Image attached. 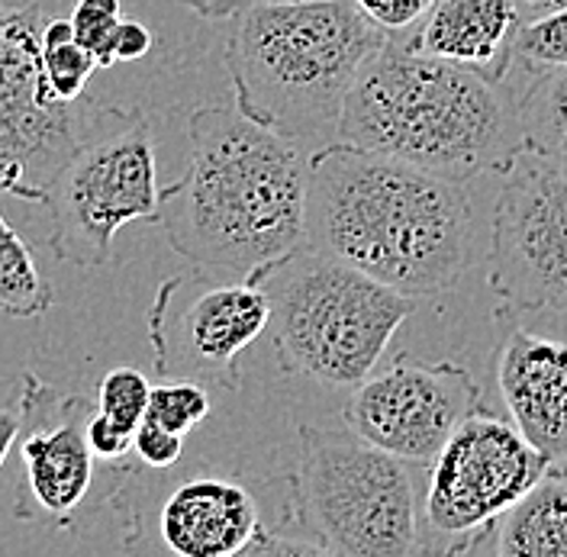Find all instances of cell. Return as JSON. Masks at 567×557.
I'll list each match as a JSON object with an SVG mask.
<instances>
[{
  "label": "cell",
  "mask_w": 567,
  "mask_h": 557,
  "mask_svg": "<svg viewBox=\"0 0 567 557\" xmlns=\"http://www.w3.org/2000/svg\"><path fill=\"white\" fill-rule=\"evenodd\" d=\"M307 158L300 142L223 104L187 120V165L158 194L168 245L197 271L261 280L307 248Z\"/></svg>",
  "instance_id": "6da1fadb"
},
{
  "label": "cell",
  "mask_w": 567,
  "mask_h": 557,
  "mask_svg": "<svg viewBox=\"0 0 567 557\" xmlns=\"http://www.w3.org/2000/svg\"><path fill=\"white\" fill-rule=\"evenodd\" d=\"M148 49H152V33L136 20H120V27L113 33V65L136 62Z\"/></svg>",
  "instance_id": "f1b7e54d"
},
{
  "label": "cell",
  "mask_w": 567,
  "mask_h": 557,
  "mask_svg": "<svg viewBox=\"0 0 567 557\" xmlns=\"http://www.w3.org/2000/svg\"><path fill=\"white\" fill-rule=\"evenodd\" d=\"M258 283L284 374L336 390L364 381L416 310L413 297L313 248H300Z\"/></svg>",
  "instance_id": "5b68a950"
},
{
  "label": "cell",
  "mask_w": 567,
  "mask_h": 557,
  "mask_svg": "<svg viewBox=\"0 0 567 557\" xmlns=\"http://www.w3.org/2000/svg\"><path fill=\"white\" fill-rule=\"evenodd\" d=\"M120 20H123L120 0H78L71 10L69 23L74 42L94 55L97 69L113 65V33Z\"/></svg>",
  "instance_id": "603a6c76"
},
{
  "label": "cell",
  "mask_w": 567,
  "mask_h": 557,
  "mask_svg": "<svg viewBox=\"0 0 567 557\" xmlns=\"http://www.w3.org/2000/svg\"><path fill=\"white\" fill-rule=\"evenodd\" d=\"M516 62H523L529 71L567 65V7L535 13V20L519 27Z\"/></svg>",
  "instance_id": "7402d4cb"
},
{
  "label": "cell",
  "mask_w": 567,
  "mask_h": 557,
  "mask_svg": "<svg viewBox=\"0 0 567 557\" xmlns=\"http://www.w3.org/2000/svg\"><path fill=\"white\" fill-rule=\"evenodd\" d=\"M513 425L555 467L567 457V339H545L509 322L496 361Z\"/></svg>",
  "instance_id": "5bb4252c"
},
{
  "label": "cell",
  "mask_w": 567,
  "mask_h": 557,
  "mask_svg": "<svg viewBox=\"0 0 567 557\" xmlns=\"http://www.w3.org/2000/svg\"><path fill=\"white\" fill-rule=\"evenodd\" d=\"M523 152L567 172V65L535 71L519 94Z\"/></svg>",
  "instance_id": "ac0fdd59"
},
{
  "label": "cell",
  "mask_w": 567,
  "mask_h": 557,
  "mask_svg": "<svg viewBox=\"0 0 567 557\" xmlns=\"http://www.w3.org/2000/svg\"><path fill=\"white\" fill-rule=\"evenodd\" d=\"M487 283L506 307L567 313V172L529 152L496 197Z\"/></svg>",
  "instance_id": "8fae6325"
},
{
  "label": "cell",
  "mask_w": 567,
  "mask_h": 557,
  "mask_svg": "<svg viewBox=\"0 0 567 557\" xmlns=\"http://www.w3.org/2000/svg\"><path fill=\"white\" fill-rule=\"evenodd\" d=\"M523 13L516 0H432L425 17L400 39L432 59L506 81L516 62Z\"/></svg>",
  "instance_id": "9a60e30c"
},
{
  "label": "cell",
  "mask_w": 567,
  "mask_h": 557,
  "mask_svg": "<svg viewBox=\"0 0 567 557\" xmlns=\"http://www.w3.org/2000/svg\"><path fill=\"white\" fill-rule=\"evenodd\" d=\"M42 7L0 3V194L42 204V190L78 142L81 113L42 71Z\"/></svg>",
  "instance_id": "30bf717a"
},
{
  "label": "cell",
  "mask_w": 567,
  "mask_h": 557,
  "mask_svg": "<svg viewBox=\"0 0 567 557\" xmlns=\"http://www.w3.org/2000/svg\"><path fill=\"white\" fill-rule=\"evenodd\" d=\"M3 200V194H0ZM55 307V290L42 278L35 255L0 209V313L39 319Z\"/></svg>",
  "instance_id": "d6986e66"
},
{
  "label": "cell",
  "mask_w": 567,
  "mask_h": 557,
  "mask_svg": "<svg viewBox=\"0 0 567 557\" xmlns=\"http://www.w3.org/2000/svg\"><path fill=\"white\" fill-rule=\"evenodd\" d=\"M20 422H23V374L10 378L7 371H0V471L17 445Z\"/></svg>",
  "instance_id": "83f0119b"
},
{
  "label": "cell",
  "mask_w": 567,
  "mask_h": 557,
  "mask_svg": "<svg viewBox=\"0 0 567 557\" xmlns=\"http://www.w3.org/2000/svg\"><path fill=\"white\" fill-rule=\"evenodd\" d=\"M42 71H45L52 94L59 101H69V104H78L91 74L97 71L94 55L74 42L69 17L42 23Z\"/></svg>",
  "instance_id": "ffe728a7"
},
{
  "label": "cell",
  "mask_w": 567,
  "mask_h": 557,
  "mask_svg": "<svg viewBox=\"0 0 567 557\" xmlns=\"http://www.w3.org/2000/svg\"><path fill=\"white\" fill-rule=\"evenodd\" d=\"M158 158L140 106H94L42 190L49 248L78 268H104L130 223H158Z\"/></svg>",
  "instance_id": "52a82bcc"
},
{
  "label": "cell",
  "mask_w": 567,
  "mask_h": 557,
  "mask_svg": "<svg viewBox=\"0 0 567 557\" xmlns=\"http://www.w3.org/2000/svg\"><path fill=\"white\" fill-rule=\"evenodd\" d=\"M261 532L255 496L229 477H194L168 493L158 535L181 557H236Z\"/></svg>",
  "instance_id": "2e32d148"
},
{
  "label": "cell",
  "mask_w": 567,
  "mask_h": 557,
  "mask_svg": "<svg viewBox=\"0 0 567 557\" xmlns=\"http://www.w3.org/2000/svg\"><path fill=\"white\" fill-rule=\"evenodd\" d=\"M265 329V287L210 271L168 278L148 310V345L158 378L219 390L243 386V354Z\"/></svg>",
  "instance_id": "ba28073f"
},
{
  "label": "cell",
  "mask_w": 567,
  "mask_h": 557,
  "mask_svg": "<svg viewBox=\"0 0 567 557\" xmlns=\"http://www.w3.org/2000/svg\"><path fill=\"white\" fill-rule=\"evenodd\" d=\"M236 110L284 140H332L361 65L388 39L352 0H271L233 17Z\"/></svg>",
  "instance_id": "277c9868"
},
{
  "label": "cell",
  "mask_w": 567,
  "mask_h": 557,
  "mask_svg": "<svg viewBox=\"0 0 567 557\" xmlns=\"http://www.w3.org/2000/svg\"><path fill=\"white\" fill-rule=\"evenodd\" d=\"M181 7L194 10L204 20H233L239 13H246L258 3H271V0H177Z\"/></svg>",
  "instance_id": "f546056e"
},
{
  "label": "cell",
  "mask_w": 567,
  "mask_h": 557,
  "mask_svg": "<svg viewBox=\"0 0 567 557\" xmlns=\"http://www.w3.org/2000/svg\"><path fill=\"white\" fill-rule=\"evenodd\" d=\"M213 400L207 386L197 381H168L152 386L148 393V406L145 416L158 422L162 429H172L177 435H187L190 429H197L204 419L210 416Z\"/></svg>",
  "instance_id": "44dd1931"
},
{
  "label": "cell",
  "mask_w": 567,
  "mask_h": 557,
  "mask_svg": "<svg viewBox=\"0 0 567 557\" xmlns=\"http://www.w3.org/2000/svg\"><path fill=\"white\" fill-rule=\"evenodd\" d=\"M133 452L140 457L145 467L165 471L175 467L184 454V435H177L172 429H162L152 419H142L136 425V439H133Z\"/></svg>",
  "instance_id": "d4e9b609"
},
{
  "label": "cell",
  "mask_w": 567,
  "mask_h": 557,
  "mask_svg": "<svg viewBox=\"0 0 567 557\" xmlns=\"http://www.w3.org/2000/svg\"><path fill=\"white\" fill-rule=\"evenodd\" d=\"M307 248L420 300L452 290L474 248L467 184L326 142L307 165Z\"/></svg>",
  "instance_id": "7a4b0ae2"
},
{
  "label": "cell",
  "mask_w": 567,
  "mask_h": 557,
  "mask_svg": "<svg viewBox=\"0 0 567 557\" xmlns=\"http://www.w3.org/2000/svg\"><path fill=\"white\" fill-rule=\"evenodd\" d=\"M84 435H87V448L94 452L97 461L120 464L126 454L133 452L136 429H126V425H120V422L104 416L101 410H94L91 419H87V425H84Z\"/></svg>",
  "instance_id": "4316f807"
},
{
  "label": "cell",
  "mask_w": 567,
  "mask_h": 557,
  "mask_svg": "<svg viewBox=\"0 0 567 557\" xmlns=\"http://www.w3.org/2000/svg\"><path fill=\"white\" fill-rule=\"evenodd\" d=\"M336 140L461 184L506 175L523 155L519 97L388 35L349 87Z\"/></svg>",
  "instance_id": "3957f363"
},
{
  "label": "cell",
  "mask_w": 567,
  "mask_h": 557,
  "mask_svg": "<svg viewBox=\"0 0 567 557\" xmlns=\"http://www.w3.org/2000/svg\"><path fill=\"white\" fill-rule=\"evenodd\" d=\"M97 403L81 393H65L33 371H23V422L17 454L23 461V484L17 493V519L49 528H74L84 509L94 506L97 457L87 448L84 425Z\"/></svg>",
  "instance_id": "4fadbf2b"
},
{
  "label": "cell",
  "mask_w": 567,
  "mask_h": 557,
  "mask_svg": "<svg viewBox=\"0 0 567 557\" xmlns=\"http://www.w3.org/2000/svg\"><path fill=\"white\" fill-rule=\"evenodd\" d=\"M551 471L548 457L487 406L461 422L449 442L429 461L425 523L435 535L452 538L449 551H474L477 538Z\"/></svg>",
  "instance_id": "9c48e42d"
},
{
  "label": "cell",
  "mask_w": 567,
  "mask_h": 557,
  "mask_svg": "<svg viewBox=\"0 0 567 557\" xmlns=\"http://www.w3.org/2000/svg\"><path fill=\"white\" fill-rule=\"evenodd\" d=\"M484 406V390L455 361H413L400 354L388 371L354 383L346 425L403 464H429L449 435Z\"/></svg>",
  "instance_id": "7c38bea8"
},
{
  "label": "cell",
  "mask_w": 567,
  "mask_h": 557,
  "mask_svg": "<svg viewBox=\"0 0 567 557\" xmlns=\"http://www.w3.org/2000/svg\"><path fill=\"white\" fill-rule=\"evenodd\" d=\"M293 519L319 555L406 557L420 541L416 489L400 457L352 429L300 425L290 477Z\"/></svg>",
  "instance_id": "8992f818"
},
{
  "label": "cell",
  "mask_w": 567,
  "mask_h": 557,
  "mask_svg": "<svg viewBox=\"0 0 567 557\" xmlns=\"http://www.w3.org/2000/svg\"><path fill=\"white\" fill-rule=\"evenodd\" d=\"M532 13H548V10H565L567 0H526Z\"/></svg>",
  "instance_id": "4dcf8cb0"
},
{
  "label": "cell",
  "mask_w": 567,
  "mask_h": 557,
  "mask_svg": "<svg viewBox=\"0 0 567 557\" xmlns=\"http://www.w3.org/2000/svg\"><path fill=\"white\" fill-rule=\"evenodd\" d=\"M148 393H152V386H148L142 371L113 368V371H106L104 381L97 386V410L113 422L126 425V429H136L145 416Z\"/></svg>",
  "instance_id": "cb8c5ba5"
},
{
  "label": "cell",
  "mask_w": 567,
  "mask_h": 557,
  "mask_svg": "<svg viewBox=\"0 0 567 557\" xmlns=\"http://www.w3.org/2000/svg\"><path fill=\"white\" fill-rule=\"evenodd\" d=\"M503 557H567V474H545L494 523Z\"/></svg>",
  "instance_id": "e0dca14e"
},
{
  "label": "cell",
  "mask_w": 567,
  "mask_h": 557,
  "mask_svg": "<svg viewBox=\"0 0 567 557\" xmlns=\"http://www.w3.org/2000/svg\"><path fill=\"white\" fill-rule=\"evenodd\" d=\"M352 3L388 35L410 33L432 7V0H352Z\"/></svg>",
  "instance_id": "484cf974"
}]
</instances>
